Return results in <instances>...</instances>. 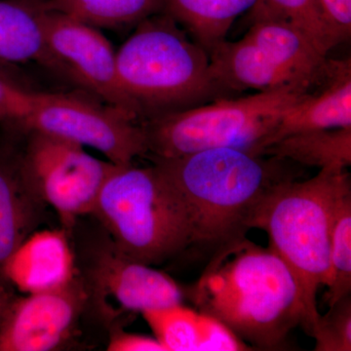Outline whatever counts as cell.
Instances as JSON below:
<instances>
[{
    "mask_svg": "<svg viewBox=\"0 0 351 351\" xmlns=\"http://www.w3.org/2000/svg\"><path fill=\"white\" fill-rule=\"evenodd\" d=\"M88 311L86 289L78 274L56 290L14 297L0 323V351L64 350Z\"/></svg>",
    "mask_w": 351,
    "mask_h": 351,
    "instance_id": "10",
    "label": "cell"
},
{
    "mask_svg": "<svg viewBox=\"0 0 351 351\" xmlns=\"http://www.w3.org/2000/svg\"><path fill=\"white\" fill-rule=\"evenodd\" d=\"M258 156L320 170H346L351 164V127L293 134L267 145Z\"/></svg>",
    "mask_w": 351,
    "mask_h": 351,
    "instance_id": "19",
    "label": "cell"
},
{
    "mask_svg": "<svg viewBox=\"0 0 351 351\" xmlns=\"http://www.w3.org/2000/svg\"><path fill=\"white\" fill-rule=\"evenodd\" d=\"M346 170H319L306 181L283 182L258 207L252 228L267 232L269 246L294 274L311 335L319 317L316 295L330 279L332 196Z\"/></svg>",
    "mask_w": 351,
    "mask_h": 351,
    "instance_id": "5",
    "label": "cell"
},
{
    "mask_svg": "<svg viewBox=\"0 0 351 351\" xmlns=\"http://www.w3.org/2000/svg\"><path fill=\"white\" fill-rule=\"evenodd\" d=\"M117 52V78L138 123L225 98L207 51L168 14L137 25Z\"/></svg>",
    "mask_w": 351,
    "mask_h": 351,
    "instance_id": "3",
    "label": "cell"
},
{
    "mask_svg": "<svg viewBox=\"0 0 351 351\" xmlns=\"http://www.w3.org/2000/svg\"><path fill=\"white\" fill-rule=\"evenodd\" d=\"M328 29L337 44L348 40L351 34V0H316Z\"/></svg>",
    "mask_w": 351,
    "mask_h": 351,
    "instance_id": "26",
    "label": "cell"
},
{
    "mask_svg": "<svg viewBox=\"0 0 351 351\" xmlns=\"http://www.w3.org/2000/svg\"><path fill=\"white\" fill-rule=\"evenodd\" d=\"M320 89L294 104L257 152L293 134L351 127V62L329 60Z\"/></svg>",
    "mask_w": 351,
    "mask_h": 351,
    "instance_id": "14",
    "label": "cell"
},
{
    "mask_svg": "<svg viewBox=\"0 0 351 351\" xmlns=\"http://www.w3.org/2000/svg\"><path fill=\"white\" fill-rule=\"evenodd\" d=\"M257 0H165L164 10L186 27L196 43L211 52L226 40L235 19Z\"/></svg>",
    "mask_w": 351,
    "mask_h": 351,
    "instance_id": "20",
    "label": "cell"
},
{
    "mask_svg": "<svg viewBox=\"0 0 351 351\" xmlns=\"http://www.w3.org/2000/svg\"><path fill=\"white\" fill-rule=\"evenodd\" d=\"M252 22L270 19L283 21L301 29L323 54L338 44L328 29L316 0H257L250 10Z\"/></svg>",
    "mask_w": 351,
    "mask_h": 351,
    "instance_id": "23",
    "label": "cell"
},
{
    "mask_svg": "<svg viewBox=\"0 0 351 351\" xmlns=\"http://www.w3.org/2000/svg\"><path fill=\"white\" fill-rule=\"evenodd\" d=\"M36 130L100 152L117 165L147 154L143 127L108 104L75 93H32L31 107L21 132Z\"/></svg>",
    "mask_w": 351,
    "mask_h": 351,
    "instance_id": "9",
    "label": "cell"
},
{
    "mask_svg": "<svg viewBox=\"0 0 351 351\" xmlns=\"http://www.w3.org/2000/svg\"><path fill=\"white\" fill-rule=\"evenodd\" d=\"M164 5L165 0H44L46 10L98 29L140 24L163 11Z\"/></svg>",
    "mask_w": 351,
    "mask_h": 351,
    "instance_id": "22",
    "label": "cell"
},
{
    "mask_svg": "<svg viewBox=\"0 0 351 351\" xmlns=\"http://www.w3.org/2000/svg\"><path fill=\"white\" fill-rule=\"evenodd\" d=\"M319 315L309 336L315 339L316 351L351 350V295L329 306Z\"/></svg>",
    "mask_w": 351,
    "mask_h": 351,
    "instance_id": "24",
    "label": "cell"
},
{
    "mask_svg": "<svg viewBox=\"0 0 351 351\" xmlns=\"http://www.w3.org/2000/svg\"><path fill=\"white\" fill-rule=\"evenodd\" d=\"M90 216L120 251L145 265L163 263L188 249L184 208L154 164H115Z\"/></svg>",
    "mask_w": 351,
    "mask_h": 351,
    "instance_id": "4",
    "label": "cell"
},
{
    "mask_svg": "<svg viewBox=\"0 0 351 351\" xmlns=\"http://www.w3.org/2000/svg\"><path fill=\"white\" fill-rule=\"evenodd\" d=\"M308 92L281 89L239 99L219 98L143 122L152 158H175L204 149L235 147L257 154L289 108Z\"/></svg>",
    "mask_w": 351,
    "mask_h": 351,
    "instance_id": "6",
    "label": "cell"
},
{
    "mask_svg": "<svg viewBox=\"0 0 351 351\" xmlns=\"http://www.w3.org/2000/svg\"><path fill=\"white\" fill-rule=\"evenodd\" d=\"M245 36L309 89L313 90L324 80L327 55L294 25L278 20L254 21Z\"/></svg>",
    "mask_w": 351,
    "mask_h": 351,
    "instance_id": "18",
    "label": "cell"
},
{
    "mask_svg": "<svg viewBox=\"0 0 351 351\" xmlns=\"http://www.w3.org/2000/svg\"><path fill=\"white\" fill-rule=\"evenodd\" d=\"M43 25L51 51L68 69L73 82L136 120L120 89L117 52L100 31L46 9Z\"/></svg>",
    "mask_w": 351,
    "mask_h": 351,
    "instance_id": "11",
    "label": "cell"
},
{
    "mask_svg": "<svg viewBox=\"0 0 351 351\" xmlns=\"http://www.w3.org/2000/svg\"><path fill=\"white\" fill-rule=\"evenodd\" d=\"M71 239L63 228L32 232L7 258L2 276L25 295L68 285L77 274Z\"/></svg>",
    "mask_w": 351,
    "mask_h": 351,
    "instance_id": "12",
    "label": "cell"
},
{
    "mask_svg": "<svg viewBox=\"0 0 351 351\" xmlns=\"http://www.w3.org/2000/svg\"><path fill=\"white\" fill-rule=\"evenodd\" d=\"M179 198L189 228L188 250L210 260L246 239L254 216L298 165L235 147L152 158Z\"/></svg>",
    "mask_w": 351,
    "mask_h": 351,
    "instance_id": "1",
    "label": "cell"
},
{
    "mask_svg": "<svg viewBox=\"0 0 351 351\" xmlns=\"http://www.w3.org/2000/svg\"><path fill=\"white\" fill-rule=\"evenodd\" d=\"M46 206L47 205L27 184L21 170L20 134L1 127L0 274L7 258L29 235L36 232Z\"/></svg>",
    "mask_w": 351,
    "mask_h": 351,
    "instance_id": "13",
    "label": "cell"
},
{
    "mask_svg": "<svg viewBox=\"0 0 351 351\" xmlns=\"http://www.w3.org/2000/svg\"><path fill=\"white\" fill-rule=\"evenodd\" d=\"M330 214V279L325 301L331 306L351 295V182L348 172L332 193Z\"/></svg>",
    "mask_w": 351,
    "mask_h": 351,
    "instance_id": "21",
    "label": "cell"
},
{
    "mask_svg": "<svg viewBox=\"0 0 351 351\" xmlns=\"http://www.w3.org/2000/svg\"><path fill=\"white\" fill-rule=\"evenodd\" d=\"M32 93L0 71V126L13 131L22 129L31 107Z\"/></svg>",
    "mask_w": 351,
    "mask_h": 351,
    "instance_id": "25",
    "label": "cell"
},
{
    "mask_svg": "<svg viewBox=\"0 0 351 351\" xmlns=\"http://www.w3.org/2000/svg\"><path fill=\"white\" fill-rule=\"evenodd\" d=\"M44 0H0V64L36 63L73 82L44 31Z\"/></svg>",
    "mask_w": 351,
    "mask_h": 351,
    "instance_id": "17",
    "label": "cell"
},
{
    "mask_svg": "<svg viewBox=\"0 0 351 351\" xmlns=\"http://www.w3.org/2000/svg\"><path fill=\"white\" fill-rule=\"evenodd\" d=\"M10 285L3 276L0 274V323H1L2 318H3L4 313L8 304L12 301V299L15 295L11 292Z\"/></svg>",
    "mask_w": 351,
    "mask_h": 351,
    "instance_id": "28",
    "label": "cell"
},
{
    "mask_svg": "<svg viewBox=\"0 0 351 351\" xmlns=\"http://www.w3.org/2000/svg\"><path fill=\"white\" fill-rule=\"evenodd\" d=\"M20 165L27 184L71 233L80 218L93 212L115 164L92 156L66 138L25 130L20 132Z\"/></svg>",
    "mask_w": 351,
    "mask_h": 351,
    "instance_id": "7",
    "label": "cell"
},
{
    "mask_svg": "<svg viewBox=\"0 0 351 351\" xmlns=\"http://www.w3.org/2000/svg\"><path fill=\"white\" fill-rule=\"evenodd\" d=\"M142 314L165 351L252 350L221 321L182 304Z\"/></svg>",
    "mask_w": 351,
    "mask_h": 351,
    "instance_id": "16",
    "label": "cell"
},
{
    "mask_svg": "<svg viewBox=\"0 0 351 351\" xmlns=\"http://www.w3.org/2000/svg\"><path fill=\"white\" fill-rule=\"evenodd\" d=\"M108 351H165L156 338L131 334L115 328L108 341Z\"/></svg>",
    "mask_w": 351,
    "mask_h": 351,
    "instance_id": "27",
    "label": "cell"
},
{
    "mask_svg": "<svg viewBox=\"0 0 351 351\" xmlns=\"http://www.w3.org/2000/svg\"><path fill=\"white\" fill-rule=\"evenodd\" d=\"M209 57L215 80L226 94L250 89L257 92L313 91L245 36L240 40L219 43Z\"/></svg>",
    "mask_w": 351,
    "mask_h": 351,
    "instance_id": "15",
    "label": "cell"
},
{
    "mask_svg": "<svg viewBox=\"0 0 351 351\" xmlns=\"http://www.w3.org/2000/svg\"><path fill=\"white\" fill-rule=\"evenodd\" d=\"M75 257L90 311L107 324L122 314L142 313L184 301V291L174 279L128 257L101 226L100 234L85 242Z\"/></svg>",
    "mask_w": 351,
    "mask_h": 351,
    "instance_id": "8",
    "label": "cell"
},
{
    "mask_svg": "<svg viewBox=\"0 0 351 351\" xmlns=\"http://www.w3.org/2000/svg\"><path fill=\"white\" fill-rule=\"evenodd\" d=\"M184 294L252 350H278L293 329L306 332L308 326L301 289L288 265L270 247L247 239L210 258Z\"/></svg>",
    "mask_w": 351,
    "mask_h": 351,
    "instance_id": "2",
    "label": "cell"
}]
</instances>
